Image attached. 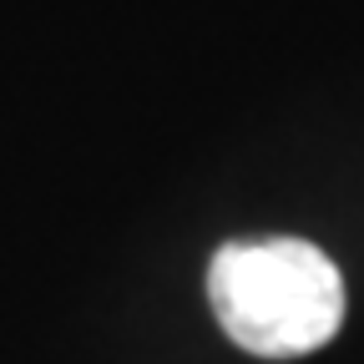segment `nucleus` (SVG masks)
<instances>
[{
    "instance_id": "nucleus-1",
    "label": "nucleus",
    "mask_w": 364,
    "mask_h": 364,
    "mask_svg": "<svg viewBox=\"0 0 364 364\" xmlns=\"http://www.w3.org/2000/svg\"><path fill=\"white\" fill-rule=\"evenodd\" d=\"M208 299L223 334L258 359L324 349L344 324V279L304 238H238L208 268Z\"/></svg>"
}]
</instances>
